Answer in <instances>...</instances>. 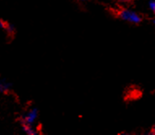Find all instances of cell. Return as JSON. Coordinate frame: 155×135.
I'll use <instances>...</instances> for the list:
<instances>
[{
	"label": "cell",
	"instance_id": "cell-11",
	"mask_svg": "<svg viewBox=\"0 0 155 135\" xmlns=\"http://www.w3.org/2000/svg\"><path fill=\"white\" fill-rule=\"evenodd\" d=\"M76 1H86V0H76Z\"/></svg>",
	"mask_w": 155,
	"mask_h": 135
},
{
	"label": "cell",
	"instance_id": "cell-7",
	"mask_svg": "<svg viewBox=\"0 0 155 135\" xmlns=\"http://www.w3.org/2000/svg\"><path fill=\"white\" fill-rule=\"evenodd\" d=\"M7 24L8 22L5 21H3L2 19H0V29H5L6 26H7Z\"/></svg>",
	"mask_w": 155,
	"mask_h": 135
},
{
	"label": "cell",
	"instance_id": "cell-5",
	"mask_svg": "<svg viewBox=\"0 0 155 135\" xmlns=\"http://www.w3.org/2000/svg\"><path fill=\"white\" fill-rule=\"evenodd\" d=\"M4 30L7 32V33H8L9 36L15 35V26L13 25H12V24L8 23V24H7V26H6V28Z\"/></svg>",
	"mask_w": 155,
	"mask_h": 135
},
{
	"label": "cell",
	"instance_id": "cell-2",
	"mask_svg": "<svg viewBox=\"0 0 155 135\" xmlns=\"http://www.w3.org/2000/svg\"><path fill=\"white\" fill-rule=\"evenodd\" d=\"M39 116V111L36 107H32L26 112L21 118V125H31L33 126Z\"/></svg>",
	"mask_w": 155,
	"mask_h": 135
},
{
	"label": "cell",
	"instance_id": "cell-6",
	"mask_svg": "<svg viewBox=\"0 0 155 135\" xmlns=\"http://www.w3.org/2000/svg\"><path fill=\"white\" fill-rule=\"evenodd\" d=\"M149 8H150V10L155 15V0H150Z\"/></svg>",
	"mask_w": 155,
	"mask_h": 135
},
{
	"label": "cell",
	"instance_id": "cell-10",
	"mask_svg": "<svg viewBox=\"0 0 155 135\" xmlns=\"http://www.w3.org/2000/svg\"><path fill=\"white\" fill-rule=\"evenodd\" d=\"M152 22H153V25H154V26H155V18H154V19H153V20Z\"/></svg>",
	"mask_w": 155,
	"mask_h": 135
},
{
	"label": "cell",
	"instance_id": "cell-4",
	"mask_svg": "<svg viewBox=\"0 0 155 135\" xmlns=\"http://www.w3.org/2000/svg\"><path fill=\"white\" fill-rule=\"evenodd\" d=\"M22 129H23L24 132L26 134L28 135H35L37 134V131L33 126L31 125H22Z\"/></svg>",
	"mask_w": 155,
	"mask_h": 135
},
{
	"label": "cell",
	"instance_id": "cell-8",
	"mask_svg": "<svg viewBox=\"0 0 155 135\" xmlns=\"http://www.w3.org/2000/svg\"><path fill=\"white\" fill-rule=\"evenodd\" d=\"M150 133H151V134L155 135V125H153V128H152V130H151V132H150Z\"/></svg>",
	"mask_w": 155,
	"mask_h": 135
},
{
	"label": "cell",
	"instance_id": "cell-1",
	"mask_svg": "<svg viewBox=\"0 0 155 135\" xmlns=\"http://www.w3.org/2000/svg\"><path fill=\"white\" fill-rule=\"evenodd\" d=\"M119 17L124 21L133 25H139L142 22L143 18L140 14L130 9H122L118 13Z\"/></svg>",
	"mask_w": 155,
	"mask_h": 135
},
{
	"label": "cell",
	"instance_id": "cell-9",
	"mask_svg": "<svg viewBox=\"0 0 155 135\" xmlns=\"http://www.w3.org/2000/svg\"><path fill=\"white\" fill-rule=\"evenodd\" d=\"M118 2H120V3H127V2H130L132 0H116Z\"/></svg>",
	"mask_w": 155,
	"mask_h": 135
},
{
	"label": "cell",
	"instance_id": "cell-3",
	"mask_svg": "<svg viewBox=\"0 0 155 135\" xmlns=\"http://www.w3.org/2000/svg\"><path fill=\"white\" fill-rule=\"evenodd\" d=\"M12 89V84L6 80H0V92L3 94H8Z\"/></svg>",
	"mask_w": 155,
	"mask_h": 135
}]
</instances>
